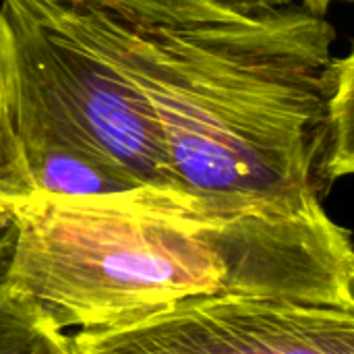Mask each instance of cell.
<instances>
[{"label": "cell", "instance_id": "1", "mask_svg": "<svg viewBox=\"0 0 354 354\" xmlns=\"http://www.w3.org/2000/svg\"><path fill=\"white\" fill-rule=\"evenodd\" d=\"M6 280L66 330L122 326L193 299L354 309L351 232L324 201L266 203L133 189L0 207Z\"/></svg>", "mask_w": 354, "mask_h": 354}, {"label": "cell", "instance_id": "2", "mask_svg": "<svg viewBox=\"0 0 354 354\" xmlns=\"http://www.w3.org/2000/svg\"><path fill=\"white\" fill-rule=\"evenodd\" d=\"M25 4L141 93L183 193L324 201L338 58L326 17L290 2L234 21L139 27L56 0Z\"/></svg>", "mask_w": 354, "mask_h": 354}, {"label": "cell", "instance_id": "3", "mask_svg": "<svg viewBox=\"0 0 354 354\" xmlns=\"http://www.w3.org/2000/svg\"><path fill=\"white\" fill-rule=\"evenodd\" d=\"M71 354H354V309L193 299L122 326L77 332Z\"/></svg>", "mask_w": 354, "mask_h": 354}, {"label": "cell", "instance_id": "4", "mask_svg": "<svg viewBox=\"0 0 354 354\" xmlns=\"http://www.w3.org/2000/svg\"><path fill=\"white\" fill-rule=\"evenodd\" d=\"M0 35L108 160L141 187L180 191L145 100L118 71L37 19L25 0H0Z\"/></svg>", "mask_w": 354, "mask_h": 354}, {"label": "cell", "instance_id": "5", "mask_svg": "<svg viewBox=\"0 0 354 354\" xmlns=\"http://www.w3.org/2000/svg\"><path fill=\"white\" fill-rule=\"evenodd\" d=\"M0 108L33 195L104 197L141 189L87 139L2 35Z\"/></svg>", "mask_w": 354, "mask_h": 354}, {"label": "cell", "instance_id": "6", "mask_svg": "<svg viewBox=\"0 0 354 354\" xmlns=\"http://www.w3.org/2000/svg\"><path fill=\"white\" fill-rule=\"evenodd\" d=\"M95 8L122 23L139 27H176L212 21H234L266 12L288 0H56Z\"/></svg>", "mask_w": 354, "mask_h": 354}, {"label": "cell", "instance_id": "7", "mask_svg": "<svg viewBox=\"0 0 354 354\" xmlns=\"http://www.w3.org/2000/svg\"><path fill=\"white\" fill-rule=\"evenodd\" d=\"M0 354H71V336L39 303L12 286L0 261Z\"/></svg>", "mask_w": 354, "mask_h": 354}, {"label": "cell", "instance_id": "8", "mask_svg": "<svg viewBox=\"0 0 354 354\" xmlns=\"http://www.w3.org/2000/svg\"><path fill=\"white\" fill-rule=\"evenodd\" d=\"M354 56L346 52L336 58V75L328 100L326 114V149H328V178L336 180L353 174L354 170Z\"/></svg>", "mask_w": 354, "mask_h": 354}, {"label": "cell", "instance_id": "9", "mask_svg": "<svg viewBox=\"0 0 354 354\" xmlns=\"http://www.w3.org/2000/svg\"><path fill=\"white\" fill-rule=\"evenodd\" d=\"M33 197V189L19 160L4 114L0 112V207Z\"/></svg>", "mask_w": 354, "mask_h": 354}, {"label": "cell", "instance_id": "10", "mask_svg": "<svg viewBox=\"0 0 354 354\" xmlns=\"http://www.w3.org/2000/svg\"><path fill=\"white\" fill-rule=\"evenodd\" d=\"M336 2H346V4H351L353 0H301V6H303L307 12L315 15V17H326V15L330 12L332 4H336Z\"/></svg>", "mask_w": 354, "mask_h": 354}, {"label": "cell", "instance_id": "11", "mask_svg": "<svg viewBox=\"0 0 354 354\" xmlns=\"http://www.w3.org/2000/svg\"><path fill=\"white\" fill-rule=\"evenodd\" d=\"M288 2H295V0H288Z\"/></svg>", "mask_w": 354, "mask_h": 354}, {"label": "cell", "instance_id": "12", "mask_svg": "<svg viewBox=\"0 0 354 354\" xmlns=\"http://www.w3.org/2000/svg\"><path fill=\"white\" fill-rule=\"evenodd\" d=\"M0 112H2V108H0Z\"/></svg>", "mask_w": 354, "mask_h": 354}]
</instances>
